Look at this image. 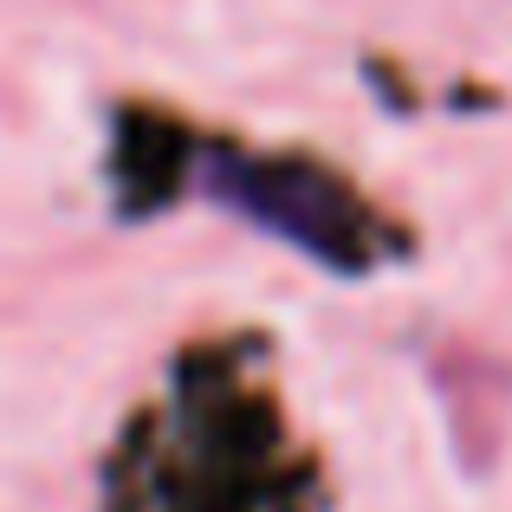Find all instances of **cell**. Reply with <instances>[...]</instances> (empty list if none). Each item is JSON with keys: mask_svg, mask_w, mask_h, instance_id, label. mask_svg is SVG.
<instances>
[{"mask_svg": "<svg viewBox=\"0 0 512 512\" xmlns=\"http://www.w3.org/2000/svg\"><path fill=\"white\" fill-rule=\"evenodd\" d=\"M208 188L253 227L318 253L325 266H363L357 208L305 163H266V156H221L208 169Z\"/></svg>", "mask_w": 512, "mask_h": 512, "instance_id": "1", "label": "cell"}]
</instances>
